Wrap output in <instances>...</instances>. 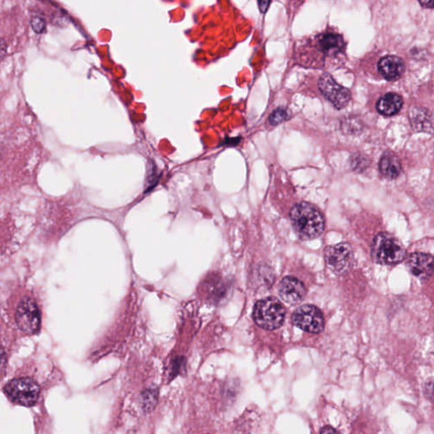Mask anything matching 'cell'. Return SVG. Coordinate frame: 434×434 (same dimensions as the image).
Listing matches in <instances>:
<instances>
[{"label": "cell", "mask_w": 434, "mask_h": 434, "mask_svg": "<svg viewBox=\"0 0 434 434\" xmlns=\"http://www.w3.org/2000/svg\"><path fill=\"white\" fill-rule=\"evenodd\" d=\"M345 48V42L341 34L327 29L303 40L294 51V60L300 66L323 69Z\"/></svg>", "instance_id": "obj_1"}, {"label": "cell", "mask_w": 434, "mask_h": 434, "mask_svg": "<svg viewBox=\"0 0 434 434\" xmlns=\"http://www.w3.org/2000/svg\"><path fill=\"white\" fill-rule=\"evenodd\" d=\"M290 219L294 231L302 240L314 239L324 231L325 220L315 206L301 202L290 210Z\"/></svg>", "instance_id": "obj_2"}, {"label": "cell", "mask_w": 434, "mask_h": 434, "mask_svg": "<svg viewBox=\"0 0 434 434\" xmlns=\"http://www.w3.org/2000/svg\"><path fill=\"white\" fill-rule=\"evenodd\" d=\"M372 259L381 265H395L406 258L404 245L390 233H379L373 241Z\"/></svg>", "instance_id": "obj_3"}, {"label": "cell", "mask_w": 434, "mask_h": 434, "mask_svg": "<svg viewBox=\"0 0 434 434\" xmlns=\"http://www.w3.org/2000/svg\"><path fill=\"white\" fill-rule=\"evenodd\" d=\"M286 309L284 305L273 297L266 298L255 304L253 318L260 327L275 330L284 323Z\"/></svg>", "instance_id": "obj_4"}, {"label": "cell", "mask_w": 434, "mask_h": 434, "mask_svg": "<svg viewBox=\"0 0 434 434\" xmlns=\"http://www.w3.org/2000/svg\"><path fill=\"white\" fill-rule=\"evenodd\" d=\"M3 391L10 401L26 407L35 405L40 395L39 385L29 377L10 381Z\"/></svg>", "instance_id": "obj_5"}, {"label": "cell", "mask_w": 434, "mask_h": 434, "mask_svg": "<svg viewBox=\"0 0 434 434\" xmlns=\"http://www.w3.org/2000/svg\"><path fill=\"white\" fill-rule=\"evenodd\" d=\"M17 325L26 334L39 333L41 327V316L39 307L29 297H25L19 303L16 312Z\"/></svg>", "instance_id": "obj_6"}, {"label": "cell", "mask_w": 434, "mask_h": 434, "mask_svg": "<svg viewBox=\"0 0 434 434\" xmlns=\"http://www.w3.org/2000/svg\"><path fill=\"white\" fill-rule=\"evenodd\" d=\"M325 260L328 268L334 274L348 273L353 266L354 254L350 245L345 243L333 245L326 248Z\"/></svg>", "instance_id": "obj_7"}, {"label": "cell", "mask_w": 434, "mask_h": 434, "mask_svg": "<svg viewBox=\"0 0 434 434\" xmlns=\"http://www.w3.org/2000/svg\"><path fill=\"white\" fill-rule=\"evenodd\" d=\"M294 325L311 334H319L324 329V320L322 311L311 305H305L296 309L292 316Z\"/></svg>", "instance_id": "obj_8"}, {"label": "cell", "mask_w": 434, "mask_h": 434, "mask_svg": "<svg viewBox=\"0 0 434 434\" xmlns=\"http://www.w3.org/2000/svg\"><path fill=\"white\" fill-rule=\"evenodd\" d=\"M318 85L323 96L336 109H341L348 105L351 99L350 90L339 85L330 74L324 73L320 75Z\"/></svg>", "instance_id": "obj_9"}, {"label": "cell", "mask_w": 434, "mask_h": 434, "mask_svg": "<svg viewBox=\"0 0 434 434\" xmlns=\"http://www.w3.org/2000/svg\"><path fill=\"white\" fill-rule=\"evenodd\" d=\"M279 294L286 303L297 305L304 300L307 296V288L299 279L286 277L279 284Z\"/></svg>", "instance_id": "obj_10"}, {"label": "cell", "mask_w": 434, "mask_h": 434, "mask_svg": "<svg viewBox=\"0 0 434 434\" xmlns=\"http://www.w3.org/2000/svg\"><path fill=\"white\" fill-rule=\"evenodd\" d=\"M407 266L415 277L426 280L434 271V258L424 253H413L407 259Z\"/></svg>", "instance_id": "obj_11"}, {"label": "cell", "mask_w": 434, "mask_h": 434, "mask_svg": "<svg viewBox=\"0 0 434 434\" xmlns=\"http://www.w3.org/2000/svg\"><path fill=\"white\" fill-rule=\"evenodd\" d=\"M405 69V62L398 56H386V57L381 60L379 63V73L388 81L398 80L401 77Z\"/></svg>", "instance_id": "obj_12"}, {"label": "cell", "mask_w": 434, "mask_h": 434, "mask_svg": "<svg viewBox=\"0 0 434 434\" xmlns=\"http://www.w3.org/2000/svg\"><path fill=\"white\" fill-rule=\"evenodd\" d=\"M410 120L413 130L424 132V133H433L434 129V120L431 113L424 108H413L410 109Z\"/></svg>", "instance_id": "obj_13"}, {"label": "cell", "mask_w": 434, "mask_h": 434, "mask_svg": "<svg viewBox=\"0 0 434 434\" xmlns=\"http://www.w3.org/2000/svg\"><path fill=\"white\" fill-rule=\"evenodd\" d=\"M401 163L399 157L391 151L385 152L379 162L380 172L388 179H395L401 175Z\"/></svg>", "instance_id": "obj_14"}, {"label": "cell", "mask_w": 434, "mask_h": 434, "mask_svg": "<svg viewBox=\"0 0 434 434\" xmlns=\"http://www.w3.org/2000/svg\"><path fill=\"white\" fill-rule=\"evenodd\" d=\"M401 96L395 93H388L381 97L377 103V111L383 116H392L397 114L403 107Z\"/></svg>", "instance_id": "obj_15"}, {"label": "cell", "mask_w": 434, "mask_h": 434, "mask_svg": "<svg viewBox=\"0 0 434 434\" xmlns=\"http://www.w3.org/2000/svg\"><path fill=\"white\" fill-rule=\"evenodd\" d=\"M207 287V296H208L210 301L214 303L220 302L226 294V286L225 282L221 280V278L213 275L210 278V280L206 281Z\"/></svg>", "instance_id": "obj_16"}, {"label": "cell", "mask_w": 434, "mask_h": 434, "mask_svg": "<svg viewBox=\"0 0 434 434\" xmlns=\"http://www.w3.org/2000/svg\"><path fill=\"white\" fill-rule=\"evenodd\" d=\"M158 398V391L150 388V390L143 392L142 395L143 408L147 413L152 410L156 406Z\"/></svg>", "instance_id": "obj_17"}, {"label": "cell", "mask_w": 434, "mask_h": 434, "mask_svg": "<svg viewBox=\"0 0 434 434\" xmlns=\"http://www.w3.org/2000/svg\"><path fill=\"white\" fill-rule=\"evenodd\" d=\"M289 118V113L288 109L284 108H278L271 113L268 118V123L271 126H278Z\"/></svg>", "instance_id": "obj_18"}, {"label": "cell", "mask_w": 434, "mask_h": 434, "mask_svg": "<svg viewBox=\"0 0 434 434\" xmlns=\"http://www.w3.org/2000/svg\"><path fill=\"white\" fill-rule=\"evenodd\" d=\"M159 179L160 175H158L156 165L154 164V162H151V163L149 164L145 192L152 190L153 188L156 186L158 182H159Z\"/></svg>", "instance_id": "obj_19"}, {"label": "cell", "mask_w": 434, "mask_h": 434, "mask_svg": "<svg viewBox=\"0 0 434 434\" xmlns=\"http://www.w3.org/2000/svg\"><path fill=\"white\" fill-rule=\"evenodd\" d=\"M47 22L43 17L35 16L31 19V26L34 32L42 34L46 30Z\"/></svg>", "instance_id": "obj_20"}, {"label": "cell", "mask_w": 434, "mask_h": 434, "mask_svg": "<svg viewBox=\"0 0 434 434\" xmlns=\"http://www.w3.org/2000/svg\"><path fill=\"white\" fill-rule=\"evenodd\" d=\"M351 165L354 171L361 172L368 167L367 160L364 159V157L361 156H356L353 157L352 161H351Z\"/></svg>", "instance_id": "obj_21"}, {"label": "cell", "mask_w": 434, "mask_h": 434, "mask_svg": "<svg viewBox=\"0 0 434 434\" xmlns=\"http://www.w3.org/2000/svg\"><path fill=\"white\" fill-rule=\"evenodd\" d=\"M271 3V1H259L258 6H259L260 12L263 14L266 13L268 8H269Z\"/></svg>", "instance_id": "obj_22"}, {"label": "cell", "mask_w": 434, "mask_h": 434, "mask_svg": "<svg viewBox=\"0 0 434 434\" xmlns=\"http://www.w3.org/2000/svg\"><path fill=\"white\" fill-rule=\"evenodd\" d=\"M320 434H341L339 433L337 430L332 428V426H326L325 428H323Z\"/></svg>", "instance_id": "obj_23"}, {"label": "cell", "mask_w": 434, "mask_h": 434, "mask_svg": "<svg viewBox=\"0 0 434 434\" xmlns=\"http://www.w3.org/2000/svg\"><path fill=\"white\" fill-rule=\"evenodd\" d=\"M424 8H434V1H419Z\"/></svg>", "instance_id": "obj_24"}]
</instances>
